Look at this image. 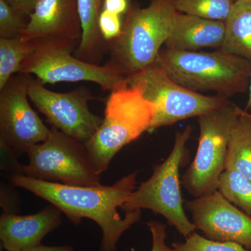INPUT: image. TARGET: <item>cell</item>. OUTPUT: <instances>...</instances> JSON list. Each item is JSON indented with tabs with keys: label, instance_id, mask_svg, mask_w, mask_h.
Instances as JSON below:
<instances>
[{
	"label": "cell",
	"instance_id": "1",
	"mask_svg": "<svg viewBox=\"0 0 251 251\" xmlns=\"http://www.w3.org/2000/svg\"><path fill=\"white\" fill-rule=\"evenodd\" d=\"M137 175L130 173L112 186H72L23 175H12L9 181L50 203L75 226L92 220L102 231L100 251H116L122 234L141 219L140 209L126 211L124 217L117 211L134 191Z\"/></svg>",
	"mask_w": 251,
	"mask_h": 251
},
{
	"label": "cell",
	"instance_id": "2",
	"mask_svg": "<svg viewBox=\"0 0 251 251\" xmlns=\"http://www.w3.org/2000/svg\"><path fill=\"white\" fill-rule=\"evenodd\" d=\"M177 14L174 0H150L145 8L132 4L121 35L108 44L106 64L126 77L156 62Z\"/></svg>",
	"mask_w": 251,
	"mask_h": 251
},
{
	"label": "cell",
	"instance_id": "3",
	"mask_svg": "<svg viewBox=\"0 0 251 251\" xmlns=\"http://www.w3.org/2000/svg\"><path fill=\"white\" fill-rule=\"evenodd\" d=\"M156 62L180 85L195 92L232 97L249 90L251 64L218 50L214 52L161 49Z\"/></svg>",
	"mask_w": 251,
	"mask_h": 251
},
{
	"label": "cell",
	"instance_id": "4",
	"mask_svg": "<svg viewBox=\"0 0 251 251\" xmlns=\"http://www.w3.org/2000/svg\"><path fill=\"white\" fill-rule=\"evenodd\" d=\"M154 113L155 105L138 87L126 85L112 91L101 125L85 144L94 171L104 173L122 148L148 132Z\"/></svg>",
	"mask_w": 251,
	"mask_h": 251
},
{
	"label": "cell",
	"instance_id": "5",
	"mask_svg": "<svg viewBox=\"0 0 251 251\" xmlns=\"http://www.w3.org/2000/svg\"><path fill=\"white\" fill-rule=\"evenodd\" d=\"M193 128L188 125L175 134L174 146L168 158L153 168L152 175L130 194L122 206L124 211L150 209L163 216L167 222L185 238L196 232V227L185 212L181 193L179 169L186 161L188 143Z\"/></svg>",
	"mask_w": 251,
	"mask_h": 251
},
{
	"label": "cell",
	"instance_id": "6",
	"mask_svg": "<svg viewBox=\"0 0 251 251\" xmlns=\"http://www.w3.org/2000/svg\"><path fill=\"white\" fill-rule=\"evenodd\" d=\"M33 41L34 50L23 62L19 74L34 75L44 85L89 81L111 92L126 85V77L106 63L96 65L76 58L74 54L80 41L41 39Z\"/></svg>",
	"mask_w": 251,
	"mask_h": 251
},
{
	"label": "cell",
	"instance_id": "7",
	"mask_svg": "<svg viewBox=\"0 0 251 251\" xmlns=\"http://www.w3.org/2000/svg\"><path fill=\"white\" fill-rule=\"evenodd\" d=\"M126 84L139 88L155 105L149 133L161 127L209 113L229 103L221 96H206L180 85L156 62L126 77Z\"/></svg>",
	"mask_w": 251,
	"mask_h": 251
},
{
	"label": "cell",
	"instance_id": "8",
	"mask_svg": "<svg viewBox=\"0 0 251 251\" xmlns=\"http://www.w3.org/2000/svg\"><path fill=\"white\" fill-rule=\"evenodd\" d=\"M239 117V107L229 102L198 117L197 152L181 180L183 187L194 198L218 191L220 176L226 170L231 135Z\"/></svg>",
	"mask_w": 251,
	"mask_h": 251
},
{
	"label": "cell",
	"instance_id": "9",
	"mask_svg": "<svg viewBox=\"0 0 251 251\" xmlns=\"http://www.w3.org/2000/svg\"><path fill=\"white\" fill-rule=\"evenodd\" d=\"M29 162L21 174L35 179L72 185L100 186V176L91 164L85 144L51 127L47 138L31 147Z\"/></svg>",
	"mask_w": 251,
	"mask_h": 251
},
{
	"label": "cell",
	"instance_id": "10",
	"mask_svg": "<svg viewBox=\"0 0 251 251\" xmlns=\"http://www.w3.org/2000/svg\"><path fill=\"white\" fill-rule=\"evenodd\" d=\"M28 96L51 127L80 143H87L103 121L89 108V103L97 98L85 86L59 93L48 90L39 79L30 75Z\"/></svg>",
	"mask_w": 251,
	"mask_h": 251
},
{
	"label": "cell",
	"instance_id": "11",
	"mask_svg": "<svg viewBox=\"0 0 251 251\" xmlns=\"http://www.w3.org/2000/svg\"><path fill=\"white\" fill-rule=\"evenodd\" d=\"M29 74L13 75L0 90V143L17 155L44 142L50 132L29 103Z\"/></svg>",
	"mask_w": 251,
	"mask_h": 251
},
{
	"label": "cell",
	"instance_id": "12",
	"mask_svg": "<svg viewBox=\"0 0 251 251\" xmlns=\"http://www.w3.org/2000/svg\"><path fill=\"white\" fill-rule=\"evenodd\" d=\"M196 229L204 237L221 242H233L251 251V217L215 192L185 201Z\"/></svg>",
	"mask_w": 251,
	"mask_h": 251
},
{
	"label": "cell",
	"instance_id": "13",
	"mask_svg": "<svg viewBox=\"0 0 251 251\" xmlns=\"http://www.w3.org/2000/svg\"><path fill=\"white\" fill-rule=\"evenodd\" d=\"M82 34L78 0H39L19 37L80 41Z\"/></svg>",
	"mask_w": 251,
	"mask_h": 251
},
{
	"label": "cell",
	"instance_id": "14",
	"mask_svg": "<svg viewBox=\"0 0 251 251\" xmlns=\"http://www.w3.org/2000/svg\"><path fill=\"white\" fill-rule=\"evenodd\" d=\"M61 224V211L52 204L31 215L4 212L0 218L1 247L7 251H21L38 247Z\"/></svg>",
	"mask_w": 251,
	"mask_h": 251
},
{
	"label": "cell",
	"instance_id": "15",
	"mask_svg": "<svg viewBox=\"0 0 251 251\" xmlns=\"http://www.w3.org/2000/svg\"><path fill=\"white\" fill-rule=\"evenodd\" d=\"M225 22L204 19L178 12L166 49L179 51H198L221 49L225 36Z\"/></svg>",
	"mask_w": 251,
	"mask_h": 251
},
{
	"label": "cell",
	"instance_id": "16",
	"mask_svg": "<svg viewBox=\"0 0 251 251\" xmlns=\"http://www.w3.org/2000/svg\"><path fill=\"white\" fill-rule=\"evenodd\" d=\"M103 1L104 0H78L82 34L74 55L83 62L96 65L100 64L104 54L108 51V44L100 34L98 23Z\"/></svg>",
	"mask_w": 251,
	"mask_h": 251
},
{
	"label": "cell",
	"instance_id": "17",
	"mask_svg": "<svg viewBox=\"0 0 251 251\" xmlns=\"http://www.w3.org/2000/svg\"><path fill=\"white\" fill-rule=\"evenodd\" d=\"M225 36L221 50L246 59L251 64V2L234 1L225 21Z\"/></svg>",
	"mask_w": 251,
	"mask_h": 251
},
{
	"label": "cell",
	"instance_id": "18",
	"mask_svg": "<svg viewBox=\"0 0 251 251\" xmlns=\"http://www.w3.org/2000/svg\"><path fill=\"white\" fill-rule=\"evenodd\" d=\"M239 113L229 140L226 170H235L251 181V120L239 107Z\"/></svg>",
	"mask_w": 251,
	"mask_h": 251
},
{
	"label": "cell",
	"instance_id": "19",
	"mask_svg": "<svg viewBox=\"0 0 251 251\" xmlns=\"http://www.w3.org/2000/svg\"><path fill=\"white\" fill-rule=\"evenodd\" d=\"M34 48L33 41L0 38V90L15 74H19L23 62L32 53Z\"/></svg>",
	"mask_w": 251,
	"mask_h": 251
},
{
	"label": "cell",
	"instance_id": "20",
	"mask_svg": "<svg viewBox=\"0 0 251 251\" xmlns=\"http://www.w3.org/2000/svg\"><path fill=\"white\" fill-rule=\"evenodd\" d=\"M218 191L227 201L251 217L250 180L235 170H225L220 176Z\"/></svg>",
	"mask_w": 251,
	"mask_h": 251
},
{
	"label": "cell",
	"instance_id": "21",
	"mask_svg": "<svg viewBox=\"0 0 251 251\" xmlns=\"http://www.w3.org/2000/svg\"><path fill=\"white\" fill-rule=\"evenodd\" d=\"M234 3V0H174L178 12L224 22L228 17Z\"/></svg>",
	"mask_w": 251,
	"mask_h": 251
},
{
	"label": "cell",
	"instance_id": "22",
	"mask_svg": "<svg viewBox=\"0 0 251 251\" xmlns=\"http://www.w3.org/2000/svg\"><path fill=\"white\" fill-rule=\"evenodd\" d=\"M176 251H249L240 244L210 240L194 232L184 242L173 243Z\"/></svg>",
	"mask_w": 251,
	"mask_h": 251
},
{
	"label": "cell",
	"instance_id": "23",
	"mask_svg": "<svg viewBox=\"0 0 251 251\" xmlns=\"http://www.w3.org/2000/svg\"><path fill=\"white\" fill-rule=\"evenodd\" d=\"M28 21L29 17L15 9L6 0H0V38L19 37Z\"/></svg>",
	"mask_w": 251,
	"mask_h": 251
},
{
	"label": "cell",
	"instance_id": "24",
	"mask_svg": "<svg viewBox=\"0 0 251 251\" xmlns=\"http://www.w3.org/2000/svg\"><path fill=\"white\" fill-rule=\"evenodd\" d=\"M98 23L99 31L107 44L121 35L124 21L120 15L102 9Z\"/></svg>",
	"mask_w": 251,
	"mask_h": 251
},
{
	"label": "cell",
	"instance_id": "25",
	"mask_svg": "<svg viewBox=\"0 0 251 251\" xmlns=\"http://www.w3.org/2000/svg\"><path fill=\"white\" fill-rule=\"evenodd\" d=\"M152 238L151 251H176L167 244L166 225L160 221H151L146 223Z\"/></svg>",
	"mask_w": 251,
	"mask_h": 251
},
{
	"label": "cell",
	"instance_id": "26",
	"mask_svg": "<svg viewBox=\"0 0 251 251\" xmlns=\"http://www.w3.org/2000/svg\"><path fill=\"white\" fill-rule=\"evenodd\" d=\"M131 5V0H104L102 9L123 16L129 11Z\"/></svg>",
	"mask_w": 251,
	"mask_h": 251
},
{
	"label": "cell",
	"instance_id": "27",
	"mask_svg": "<svg viewBox=\"0 0 251 251\" xmlns=\"http://www.w3.org/2000/svg\"><path fill=\"white\" fill-rule=\"evenodd\" d=\"M6 1L15 9L29 17L39 0H6Z\"/></svg>",
	"mask_w": 251,
	"mask_h": 251
},
{
	"label": "cell",
	"instance_id": "28",
	"mask_svg": "<svg viewBox=\"0 0 251 251\" xmlns=\"http://www.w3.org/2000/svg\"><path fill=\"white\" fill-rule=\"evenodd\" d=\"M21 251H75L72 246H45L41 244L38 247L31 248Z\"/></svg>",
	"mask_w": 251,
	"mask_h": 251
},
{
	"label": "cell",
	"instance_id": "29",
	"mask_svg": "<svg viewBox=\"0 0 251 251\" xmlns=\"http://www.w3.org/2000/svg\"><path fill=\"white\" fill-rule=\"evenodd\" d=\"M251 109V77L249 87V98H248L247 105H246V111Z\"/></svg>",
	"mask_w": 251,
	"mask_h": 251
},
{
	"label": "cell",
	"instance_id": "30",
	"mask_svg": "<svg viewBox=\"0 0 251 251\" xmlns=\"http://www.w3.org/2000/svg\"><path fill=\"white\" fill-rule=\"evenodd\" d=\"M243 113L244 114V115H246L247 117H249V119L251 120V114L249 113V112L246 111L245 110H242Z\"/></svg>",
	"mask_w": 251,
	"mask_h": 251
},
{
	"label": "cell",
	"instance_id": "31",
	"mask_svg": "<svg viewBox=\"0 0 251 251\" xmlns=\"http://www.w3.org/2000/svg\"><path fill=\"white\" fill-rule=\"evenodd\" d=\"M234 1H237V0H234ZM242 1H251V0H242Z\"/></svg>",
	"mask_w": 251,
	"mask_h": 251
}]
</instances>
